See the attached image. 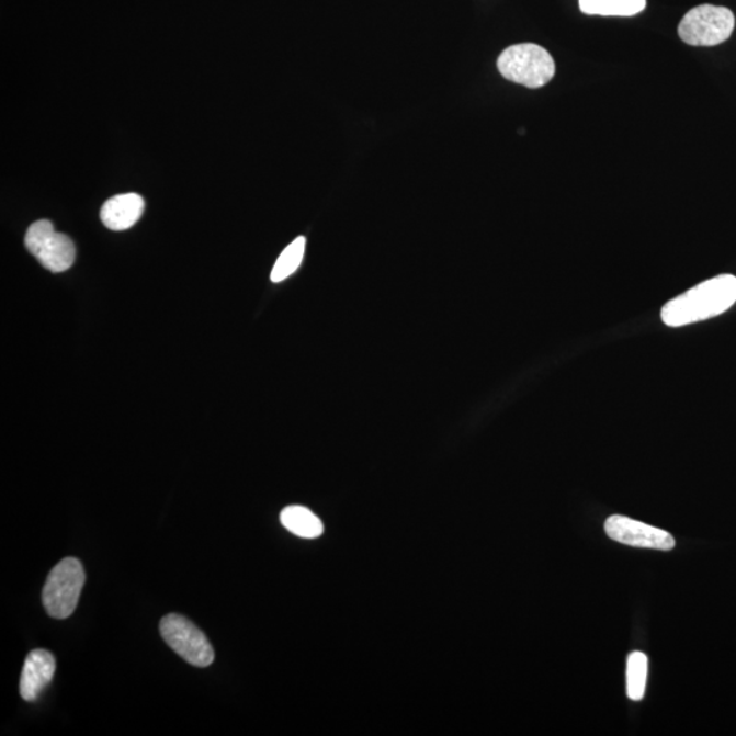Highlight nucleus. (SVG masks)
I'll return each mask as SVG.
<instances>
[{"mask_svg":"<svg viewBox=\"0 0 736 736\" xmlns=\"http://www.w3.org/2000/svg\"><path fill=\"white\" fill-rule=\"evenodd\" d=\"M736 303V278L733 274L702 281L661 308V321L670 328L706 321L722 316Z\"/></svg>","mask_w":736,"mask_h":736,"instance_id":"nucleus-1","label":"nucleus"},{"mask_svg":"<svg viewBox=\"0 0 736 736\" xmlns=\"http://www.w3.org/2000/svg\"><path fill=\"white\" fill-rule=\"evenodd\" d=\"M498 70L511 82L536 89L553 80L555 61L547 49L536 44H517L499 56Z\"/></svg>","mask_w":736,"mask_h":736,"instance_id":"nucleus-2","label":"nucleus"},{"mask_svg":"<svg viewBox=\"0 0 736 736\" xmlns=\"http://www.w3.org/2000/svg\"><path fill=\"white\" fill-rule=\"evenodd\" d=\"M86 571L77 558H65L49 573L43 589V604L49 616L66 620L76 611L80 600Z\"/></svg>","mask_w":736,"mask_h":736,"instance_id":"nucleus-3","label":"nucleus"},{"mask_svg":"<svg viewBox=\"0 0 736 736\" xmlns=\"http://www.w3.org/2000/svg\"><path fill=\"white\" fill-rule=\"evenodd\" d=\"M735 27L733 11L722 5L701 4L683 16L678 27L682 42L694 47H713L727 42Z\"/></svg>","mask_w":736,"mask_h":736,"instance_id":"nucleus-4","label":"nucleus"},{"mask_svg":"<svg viewBox=\"0 0 736 736\" xmlns=\"http://www.w3.org/2000/svg\"><path fill=\"white\" fill-rule=\"evenodd\" d=\"M25 246L49 272L69 271L76 261V246L69 236L56 233L53 223H33L25 236Z\"/></svg>","mask_w":736,"mask_h":736,"instance_id":"nucleus-5","label":"nucleus"},{"mask_svg":"<svg viewBox=\"0 0 736 736\" xmlns=\"http://www.w3.org/2000/svg\"><path fill=\"white\" fill-rule=\"evenodd\" d=\"M160 632L168 646L191 666L204 668L215 661L210 639L188 618L178 614L162 618Z\"/></svg>","mask_w":736,"mask_h":736,"instance_id":"nucleus-6","label":"nucleus"},{"mask_svg":"<svg viewBox=\"0 0 736 736\" xmlns=\"http://www.w3.org/2000/svg\"><path fill=\"white\" fill-rule=\"evenodd\" d=\"M604 528L612 541L627 544V546L663 550V552L676 547V541L670 533L629 519V517L612 516L605 521Z\"/></svg>","mask_w":736,"mask_h":736,"instance_id":"nucleus-7","label":"nucleus"},{"mask_svg":"<svg viewBox=\"0 0 736 736\" xmlns=\"http://www.w3.org/2000/svg\"><path fill=\"white\" fill-rule=\"evenodd\" d=\"M56 670L55 657L50 652L36 649L26 656L21 673L20 693L22 699L33 702L53 682Z\"/></svg>","mask_w":736,"mask_h":736,"instance_id":"nucleus-8","label":"nucleus"},{"mask_svg":"<svg viewBox=\"0 0 736 736\" xmlns=\"http://www.w3.org/2000/svg\"><path fill=\"white\" fill-rule=\"evenodd\" d=\"M145 211L143 196L134 193L112 196L101 207L100 218L111 230H126L137 224Z\"/></svg>","mask_w":736,"mask_h":736,"instance_id":"nucleus-9","label":"nucleus"},{"mask_svg":"<svg viewBox=\"0 0 736 736\" xmlns=\"http://www.w3.org/2000/svg\"><path fill=\"white\" fill-rule=\"evenodd\" d=\"M281 524L294 535L317 539L324 533L322 521L305 507H288L281 511Z\"/></svg>","mask_w":736,"mask_h":736,"instance_id":"nucleus-10","label":"nucleus"},{"mask_svg":"<svg viewBox=\"0 0 736 736\" xmlns=\"http://www.w3.org/2000/svg\"><path fill=\"white\" fill-rule=\"evenodd\" d=\"M646 0H580L582 13L603 16H632L645 9Z\"/></svg>","mask_w":736,"mask_h":736,"instance_id":"nucleus-11","label":"nucleus"},{"mask_svg":"<svg viewBox=\"0 0 736 736\" xmlns=\"http://www.w3.org/2000/svg\"><path fill=\"white\" fill-rule=\"evenodd\" d=\"M306 250V238L299 236L286 249L281 252L279 260L274 263L271 279L273 283H280L288 279L297 271L303 261Z\"/></svg>","mask_w":736,"mask_h":736,"instance_id":"nucleus-12","label":"nucleus"},{"mask_svg":"<svg viewBox=\"0 0 736 736\" xmlns=\"http://www.w3.org/2000/svg\"><path fill=\"white\" fill-rule=\"evenodd\" d=\"M646 677H648V657L642 652H634L627 659V695L633 701H642L645 694Z\"/></svg>","mask_w":736,"mask_h":736,"instance_id":"nucleus-13","label":"nucleus"}]
</instances>
